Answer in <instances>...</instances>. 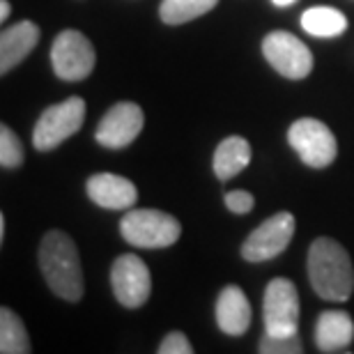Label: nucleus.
I'll use <instances>...</instances> for the list:
<instances>
[{
	"label": "nucleus",
	"mask_w": 354,
	"mask_h": 354,
	"mask_svg": "<svg viewBox=\"0 0 354 354\" xmlns=\"http://www.w3.org/2000/svg\"><path fill=\"white\" fill-rule=\"evenodd\" d=\"M97 53L92 41L79 30H62L51 44V65L58 79L76 83L88 79L95 69Z\"/></svg>",
	"instance_id": "nucleus-6"
},
{
	"label": "nucleus",
	"mask_w": 354,
	"mask_h": 354,
	"mask_svg": "<svg viewBox=\"0 0 354 354\" xmlns=\"http://www.w3.org/2000/svg\"><path fill=\"white\" fill-rule=\"evenodd\" d=\"M218 0H161L159 17L168 26H182L214 10Z\"/></svg>",
	"instance_id": "nucleus-19"
},
{
	"label": "nucleus",
	"mask_w": 354,
	"mask_h": 354,
	"mask_svg": "<svg viewBox=\"0 0 354 354\" xmlns=\"http://www.w3.org/2000/svg\"><path fill=\"white\" fill-rule=\"evenodd\" d=\"M299 24L304 28V32L313 35V37H338L348 30V19L341 10L327 5H317L308 7L301 14Z\"/></svg>",
	"instance_id": "nucleus-17"
},
{
	"label": "nucleus",
	"mask_w": 354,
	"mask_h": 354,
	"mask_svg": "<svg viewBox=\"0 0 354 354\" xmlns=\"http://www.w3.org/2000/svg\"><path fill=\"white\" fill-rule=\"evenodd\" d=\"M263 55L269 65L286 79L301 81L313 72V53L292 32H269L263 39Z\"/></svg>",
	"instance_id": "nucleus-8"
},
{
	"label": "nucleus",
	"mask_w": 354,
	"mask_h": 354,
	"mask_svg": "<svg viewBox=\"0 0 354 354\" xmlns=\"http://www.w3.org/2000/svg\"><path fill=\"white\" fill-rule=\"evenodd\" d=\"M120 235L136 249H168L182 235L180 221L161 209H127L120 221Z\"/></svg>",
	"instance_id": "nucleus-3"
},
{
	"label": "nucleus",
	"mask_w": 354,
	"mask_h": 354,
	"mask_svg": "<svg viewBox=\"0 0 354 354\" xmlns=\"http://www.w3.org/2000/svg\"><path fill=\"white\" fill-rule=\"evenodd\" d=\"M308 281L324 301H348L354 290V267L348 249L331 237H317L308 249Z\"/></svg>",
	"instance_id": "nucleus-2"
},
{
	"label": "nucleus",
	"mask_w": 354,
	"mask_h": 354,
	"mask_svg": "<svg viewBox=\"0 0 354 354\" xmlns=\"http://www.w3.org/2000/svg\"><path fill=\"white\" fill-rule=\"evenodd\" d=\"M295 225V216L290 212H276L244 239L242 258L249 263H267L281 256L292 242Z\"/></svg>",
	"instance_id": "nucleus-9"
},
{
	"label": "nucleus",
	"mask_w": 354,
	"mask_h": 354,
	"mask_svg": "<svg viewBox=\"0 0 354 354\" xmlns=\"http://www.w3.org/2000/svg\"><path fill=\"white\" fill-rule=\"evenodd\" d=\"M272 3H274L276 7H290V5H295L297 0H272Z\"/></svg>",
	"instance_id": "nucleus-25"
},
{
	"label": "nucleus",
	"mask_w": 354,
	"mask_h": 354,
	"mask_svg": "<svg viewBox=\"0 0 354 354\" xmlns=\"http://www.w3.org/2000/svg\"><path fill=\"white\" fill-rule=\"evenodd\" d=\"M86 122V102L81 97H67L41 113L32 129V145L37 152L55 150L72 138Z\"/></svg>",
	"instance_id": "nucleus-4"
},
{
	"label": "nucleus",
	"mask_w": 354,
	"mask_h": 354,
	"mask_svg": "<svg viewBox=\"0 0 354 354\" xmlns=\"http://www.w3.org/2000/svg\"><path fill=\"white\" fill-rule=\"evenodd\" d=\"M39 269L46 286L65 301H79L86 292L83 267L74 239L62 230H48L39 244Z\"/></svg>",
	"instance_id": "nucleus-1"
},
{
	"label": "nucleus",
	"mask_w": 354,
	"mask_h": 354,
	"mask_svg": "<svg viewBox=\"0 0 354 354\" xmlns=\"http://www.w3.org/2000/svg\"><path fill=\"white\" fill-rule=\"evenodd\" d=\"M88 198L104 209H131L138 201V189L131 180L115 173H95L86 182Z\"/></svg>",
	"instance_id": "nucleus-12"
},
{
	"label": "nucleus",
	"mask_w": 354,
	"mask_h": 354,
	"mask_svg": "<svg viewBox=\"0 0 354 354\" xmlns=\"http://www.w3.org/2000/svg\"><path fill=\"white\" fill-rule=\"evenodd\" d=\"M354 338V322L345 310H324L315 322V345L320 352H345Z\"/></svg>",
	"instance_id": "nucleus-15"
},
{
	"label": "nucleus",
	"mask_w": 354,
	"mask_h": 354,
	"mask_svg": "<svg viewBox=\"0 0 354 354\" xmlns=\"http://www.w3.org/2000/svg\"><path fill=\"white\" fill-rule=\"evenodd\" d=\"M301 350H304V345H301L299 334H292V336L265 334L260 338V345H258L260 354H299Z\"/></svg>",
	"instance_id": "nucleus-21"
},
{
	"label": "nucleus",
	"mask_w": 354,
	"mask_h": 354,
	"mask_svg": "<svg viewBox=\"0 0 354 354\" xmlns=\"http://www.w3.org/2000/svg\"><path fill=\"white\" fill-rule=\"evenodd\" d=\"M251 145L242 136H228L218 143L214 152V173L218 180H232L251 164Z\"/></svg>",
	"instance_id": "nucleus-16"
},
{
	"label": "nucleus",
	"mask_w": 354,
	"mask_h": 354,
	"mask_svg": "<svg viewBox=\"0 0 354 354\" xmlns=\"http://www.w3.org/2000/svg\"><path fill=\"white\" fill-rule=\"evenodd\" d=\"M32 345L28 338L24 320L12 308H0V352L3 354H30Z\"/></svg>",
	"instance_id": "nucleus-18"
},
{
	"label": "nucleus",
	"mask_w": 354,
	"mask_h": 354,
	"mask_svg": "<svg viewBox=\"0 0 354 354\" xmlns=\"http://www.w3.org/2000/svg\"><path fill=\"white\" fill-rule=\"evenodd\" d=\"M288 143L310 168H327L336 161L338 143L334 131L315 118H299L290 124Z\"/></svg>",
	"instance_id": "nucleus-5"
},
{
	"label": "nucleus",
	"mask_w": 354,
	"mask_h": 354,
	"mask_svg": "<svg viewBox=\"0 0 354 354\" xmlns=\"http://www.w3.org/2000/svg\"><path fill=\"white\" fill-rule=\"evenodd\" d=\"M3 237H5V216L0 214V239H3Z\"/></svg>",
	"instance_id": "nucleus-26"
},
{
	"label": "nucleus",
	"mask_w": 354,
	"mask_h": 354,
	"mask_svg": "<svg viewBox=\"0 0 354 354\" xmlns=\"http://www.w3.org/2000/svg\"><path fill=\"white\" fill-rule=\"evenodd\" d=\"M159 354H191L194 352V345L182 331H171V334L164 336V341L159 343L157 348Z\"/></svg>",
	"instance_id": "nucleus-23"
},
{
	"label": "nucleus",
	"mask_w": 354,
	"mask_h": 354,
	"mask_svg": "<svg viewBox=\"0 0 354 354\" xmlns=\"http://www.w3.org/2000/svg\"><path fill=\"white\" fill-rule=\"evenodd\" d=\"M111 288L124 308H140L152 292L150 269L136 253H124L111 267Z\"/></svg>",
	"instance_id": "nucleus-10"
},
{
	"label": "nucleus",
	"mask_w": 354,
	"mask_h": 354,
	"mask_svg": "<svg viewBox=\"0 0 354 354\" xmlns=\"http://www.w3.org/2000/svg\"><path fill=\"white\" fill-rule=\"evenodd\" d=\"M41 37L39 26L32 21H19L0 32V74L12 72L19 67Z\"/></svg>",
	"instance_id": "nucleus-14"
},
{
	"label": "nucleus",
	"mask_w": 354,
	"mask_h": 354,
	"mask_svg": "<svg viewBox=\"0 0 354 354\" xmlns=\"http://www.w3.org/2000/svg\"><path fill=\"white\" fill-rule=\"evenodd\" d=\"M216 324L223 334L228 336H242L251 327V301L246 299L244 290L239 286H225L216 297L214 308Z\"/></svg>",
	"instance_id": "nucleus-13"
},
{
	"label": "nucleus",
	"mask_w": 354,
	"mask_h": 354,
	"mask_svg": "<svg viewBox=\"0 0 354 354\" xmlns=\"http://www.w3.org/2000/svg\"><path fill=\"white\" fill-rule=\"evenodd\" d=\"M263 320L265 334L292 336L299 334V292L290 279H272L263 297Z\"/></svg>",
	"instance_id": "nucleus-7"
},
{
	"label": "nucleus",
	"mask_w": 354,
	"mask_h": 354,
	"mask_svg": "<svg viewBox=\"0 0 354 354\" xmlns=\"http://www.w3.org/2000/svg\"><path fill=\"white\" fill-rule=\"evenodd\" d=\"M223 203L232 214H249V212L253 209V205H256V198H253L249 191L235 189V191H228V194L223 196Z\"/></svg>",
	"instance_id": "nucleus-22"
},
{
	"label": "nucleus",
	"mask_w": 354,
	"mask_h": 354,
	"mask_svg": "<svg viewBox=\"0 0 354 354\" xmlns=\"http://www.w3.org/2000/svg\"><path fill=\"white\" fill-rule=\"evenodd\" d=\"M24 143L10 127H0V166L3 168H19L24 164Z\"/></svg>",
	"instance_id": "nucleus-20"
},
{
	"label": "nucleus",
	"mask_w": 354,
	"mask_h": 354,
	"mask_svg": "<svg viewBox=\"0 0 354 354\" xmlns=\"http://www.w3.org/2000/svg\"><path fill=\"white\" fill-rule=\"evenodd\" d=\"M143 124L145 115L138 104L118 102L99 120L95 140L102 147H109V150H122V147H129L140 136Z\"/></svg>",
	"instance_id": "nucleus-11"
},
{
	"label": "nucleus",
	"mask_w": 354,
	"mask_h": 354,
	"mask_svg": "<svg viewBox=\"0 0 354 354\" xmlns=\"http://www.w3.org/2000/svg\"><path fill=\"white\" fill-rule=\"evenodd\" d=\"M10 12H12L10 0H0V21H5L7 17H10Z\"/></svg>",
	"instance_id": "nucleus-24"
}]
</instances>
